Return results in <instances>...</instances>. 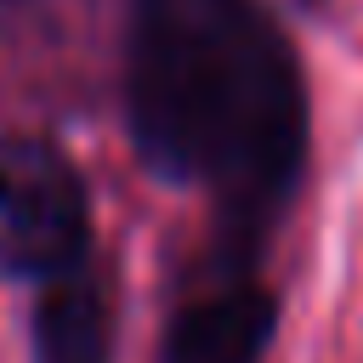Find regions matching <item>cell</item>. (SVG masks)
Instances as JSON below:
<instances>
[{"instance_id":"1","label":"cell","mask_w":363,"mask_h":363,"mask_svg":"<svg viewBox=\"0 0 363 363\" xmlns=\"http://www.w3.org/2000/svg\"><path fill=\"white\" fill-rule=\"evenodd\" d=\"M125 119L147 170L238 227H261L306 159L301 62L261 0H130Z\"/></svg>"},{"instance_id":"2","label":"cell","mask_w":363,"mask_h":363,"mask_svg":"<svg viewBox=\"0 0 363 363\" xmlns=\"http://www.w3.org/2000/svg\"><path fill=\"white\" fill-rule=\"evenodd\" d=\"M91 204L79 170L40 136H0V272L57 278L85 261Z\"/></svg>"},{"instance_id":"3","label":"cell","mask_w":363,"mask_h":363,"mask_svg":"<svg viewBox=\"0 0 363 363\" xmlns=\"http://www.w3.org/2000/svg\"><path fill=\"white\" fill-rule=\"evenodd\" d=\"M278 329V301L267 289H216L176 312L164 329L159 363H261L267 340Z\"/></svg>"},{"instance_id":"4","label":"cell","mask_w":363,"mask_h":363,"mask_svg":"<svg viewBox=\"0 0 363 363\" xmlns=\"http://www.w3.org/2000/svg\"><path fill=\"white\" fill-rule=\"evenodd\" d=\"M34 357L40 363H108V301L74 267L45 278L34 312Z\"/></svg>"}]
</instances>
